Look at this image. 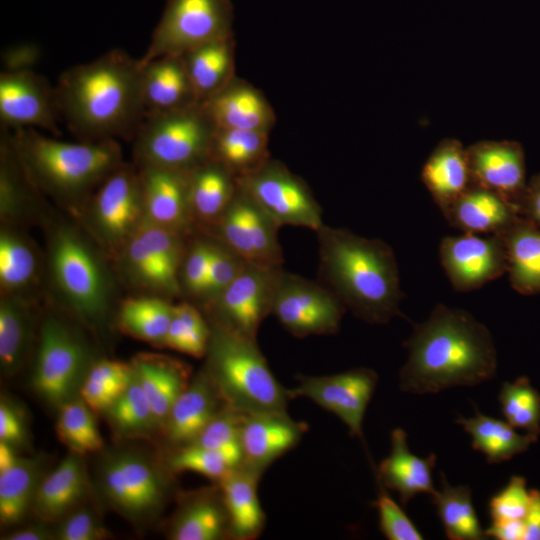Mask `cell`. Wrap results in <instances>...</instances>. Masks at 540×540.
<instances>
[{"instance_id": "cell-37", "label": "cell", "mask_w": 540, "mask_h": 540, "mask_svg": "<svg viewBox=\"0 0 540 540\" xmlns=\"http://www.w3.org/2000/svg\"><path fill=\"white\" fill-rule=\"evenodd\" d=\"M441 490L432 495L445 535L450 540H484L487 538L481 527L468 486H452L444 475Z\"/></svg>"}, {"instance_id": "cell-4", "label": "cell", "mask_w": 540, "mask_h": 540, "mask_svg": "<svg viewBox=\"0 0 540 540\" xmlns=\"http://www.w3.org/2000/svg\"><path fill=\"white\" fill-rule=\"evenodd\" d=\"M7 130L35 185L64 201L76 202L93 195L124 164L116 140L66 142L35 128Z\"/></svg>"}, {"instance_id": "cell-11", "label": "cell", "mask_w": 540, "mask_h": 540, "mask_svg": "<svg viewBox=\"0 0 540 540\" xmlns=\"http://www.w3.org/2000/svg\"><path fill=\"white\" fill-rule=\"evenodd\" d=\"M281 267L246 262L238 276L212 301L216 323L256 340L262 321L271 314Z\"/></svg>"}, {"instance_id": "cell-48", "label": "cell", "mask_w": 540, "mask_h": 540, "mask_svg": "<svg viewBox=\"0 0 540 540\" xmlns=\"http://www.w3.org/2000/svg\"><path fill=\"white\" fill-rule=\"evenodd\" d=\"M376 478V477H375ZM378 495L374 506L379 515V527L389 540H422L424 536L401 506L388 494L387 488L376 478Z\"/></svg>"}, {"instance_id": "cell-8", "label": "cell", "mask_w": 540, "mask_h": 540, "mask_svg": "<svg viewBox=\"0 0 540 540\" xmlns=\"http://www.w3.org/2000/svg\"><path fill=\"white\" fill-rule=\"evenodd\" d=\"M50 264L52 275L68 303L82 316L102 315L108 302V281L97 256L84 240L69 228L53 237Z\"/></svg>"}, {"instance_id": "cell-15", "label": "cell", "mask_w": 540, "mask_h": 540, "mask_svg": "<svg viewBox=\"0 0 540 540\" xmlns=\"http://www.w3.org/2000/svg\"><path fill=\"white\" fill-rule=\"evenodd\" d=\"M216 224L223 244L245 261L281 267L283 255L277 235L279 226L238 186Z\"/></svg>"}, {"instance_id": "cell-14", "label": "cell", "mask_w": 540, "mask_h": 540, "mask_svg": "<svg viewBox=\"0 0 540 540\" xmlns=\"http://www.w3.org/2000/svg\"><path fill=\"white\" fill-rule=\"evenodd\" d=\"M102 488L110 503L131 519H142L164 504L167 484L147 459L134 454L116 455L104 463Z\"/></svg>"}, {"instance_id": "cell-20", "label": "cell", "mask_w": 540, "mask_h": 540, "mask_svg": "<svg viewBox=\"0 0 540 540\" xmlns=\"http://www.w3.org/2000/svg\"><path fill=\"white\" fill-rule=\"evenodd\" d=\"M307 429L287 412L246 414L241 427V464L264 473L300 442Z\"/></svg>"}, {"instance_id": "cell-21", "label": "cell", "mask_w": 540, "mask_h": 540, "mask_svg": "<svg viewBox=\"0 0 540 540\" xmlns=\"http://www.w3.org/2000/svg\"><path fill=\"white\" fill-rule=\"evenodd\" d=\"M190 171L160 166L138 170L144 210L150 222L180 232L190 222Z\"/></svg>"}, {"instance_id": "cell-33", "label": "cell", "mask_w": 540, "mask_h": 540, "mask_svg": "<svg viewBox=\"0 0 540 540\" xmlns=\"http://www.w3.org/2000/svg\"><path fill=\"white\" fill-rule=\"evenodd\" d=\"M267 142V132L216 128L209 158L222 164L236 179L267 162Z\"/></svg>"}, {"instance_id": "cell-52", "label": "cell", "mask_w": 540, "mask_h": 540, "mask_svg": "<svg viewBox=\"0 0 540 540\" xmlns=\"http://www.w3.org/2000/svg\"><path fill=\"white\" fill-rule=\"evenodd\" d=\"M212 245L206 242H196L185 259L183 282L186 289L194 295L204 296Z\"/></svg>"}, {"instance_id": "cell-53", "label": "cell", "mask_w": 540, "mask_h": 540, "mask_svg": "<svg viewBox=\"0 0 540 540\" xmlns=\"http://www.w3.org/2000/svg\"><path fill=\"white\" fill-rule=\"evenodd\" d=\"M57 536L61 540H97L107 537V532L92 512L83 509L62 523Z\"/></svg>"}, {"instance_id": "cell-6", "label": "cell", "mask_w": 540, "mask_h": 540, "mask_svg": "<svg viewBox=\"0 0 540 540\" xmlns=\"http://www.w3.org/2000/svg\"><path fill=\"white\" fill-rule=\"evenodd\" d=\"M215 129L201 103L147 114L133 139L138 166L190 171L209 159Z\"/></svg>"}, {"instance_id": "cell-36", "label": "cell", "mask_w": 540, "mask_h": 540, "mask_svg": "<svg viewBox=\"0 0 540 540\" xmlns=\"http://www.w3.org/2000/svg\"><path fill=\"white\" fill-rule=\"evenodd\" d=\"M189 175L193 214L216 223L236 193V179L222 164L210 158L190 170Z\"/></svg>"}, {"instance_id": "cell-40", "label": "cell", "mask_w": 540, "mask_h": 540, "mask_svg": "<svg viewBox=\"0 0 540 540\" xmlns=\"http://www.w3.org/2000/svg\"><path fill=\"white\" fill-rule=\"evenodd\" d=\"M173 307L156 298L129 299L122 305L120 320L134 336L164 343L173 317Z\"/></svg>"}, {"instance_id": "cell-19", "label": "cell", "mask_w": 540, "mask_h": 540, "mask_svg": "<svg viewBox=\"0 0 540 540\" xmlns=\"http://www.w3.org/2000/svg\"><path fill=\"white\" fill-rule=\"evenodd\" d=\"M466 151L472 183L500 195L518 211L528 182L522 145L507 140L479 141Z\"/></svg>"}, {"instance_id": "cell-42", "label": "cell", "mask_w": 540, "mask_h": 540, "mask_svg": "<svg viewBox=\"0 0 540 540\" xmlns=\"http://www.w3.org/2000/svg\"><path fill=\"white\" fill-rule=\"evenodd\" d=\"M498 400L505 420L537 440L540 434V394L526 377L504 382Z\"/></svg>"}, {"instance_id": "cell-29", "label": "cell", "mask_w": 540, "mask_h": 540, "mask_svg": "<svg viewBox=\"0 0 540 540\" xmlns=\"http://www.w3.org/2000/svg\"><path fill=\"white\" fill-rule=\"evenodd\" d=\"M499 236L506 250L511 287L522 295L540 293V228L519 215Z\"/></svg>"}, {"instance_id": "cell-49", "label": "cell", "mask_w": 540, "mask_h": 540, "mask_svg": "<svg viewBox=\"0 0 540 540\" xmlns=\"http://www.w3.org/2000/svg\"><path fill=\"white\" fill-rule=\"evenodd\" d=\"M126 256L130 269L144 284L172 294L178 292L168 280L156 257L137 231L128 241Z\"/></svg>"}, {"instance_id": "cell-17", "label": "cell", "mask_w": 540, "mask_h": 540, "mask_svg": "<svg viewBox=\"0 0 540 540\" xmlns=\"http://www.w3.org/2000/svg\"><path fill=\"white\" fill-rule=\"evenodd\" d=\"M92 223L108 244L119 243L138 228L143 197L138 170L123 164L91 196Z\"/></svg>"}, {"instance_id": "cell-25", "label": "cell", "mask_w": 540, "mask_h": 540, "mask_svg": "<svg viewBox=\"0 0 540 540\" xmlns=\"http://www.w3.org/2000/svg\"><path fill=\"white\" fill-rule=\"evenodd\" d=\"M443 215L463 233L499 235L520 214L500 195L472 183Z\"/></svg>"}, {"instance_id": "cell-5", "label": "cell", "mask_w": 540, "mask_h": 540, "mask_svg": "<svg viewBox=\"0 0 540 540\" xmlns=\"http://www.w3.org/2000/svg\"><path fill=\"white\" fill-rule=\"evenodd\" d=\"M207 374L224 402L245 414L287 412L289 391L271 371L256 340L215 322Z\"/></svg>"}, {"instance_id": "cell-24", "label": "cell", "mask_w": 540, "mask_h": 540, "mask_svg": "<svg viewBox=\"0 0 540 540\" xmlns=\"http://www.w3.org/2000/svg\"><path fill=\"white\" fill-rule=\"evenodd\" d=\"M142 65L146 115L181 110L200 103L182 56H163Z\"/></svg>"}, {"instance_id": "cell-28", "label": "cell", "mask_w": 540, "mask_h": 540, "mask_svg": "<svg viewBox=\"0 0 540 540\" xmlns=\"http://www.w3.org/2000/svg\"><path fill=\"white\" fill-rule=\"evenodd\" d=\"M216 128L267 132L273 115L253 88L230 82L214 96L200 102Z\"/></svg>"}, {"instance_id": "cell-35", "label": "cell", "mask_w": 540, "mask_h": 540, "mask_svg": "<svg viewBox=\"0 0 540 540\" xmlns=\"http://www.w3.org/2000/svg\"><path fill=\"white\" fill-rule=\"evenodd\" d=\"M133 369L156 423L165 424L174 402L189 384L187 370L178 362L164 359H139Z\"/></svg>"}, {"instance_id": "cell-55", "label": "cell", "mask_w": 540, "mask_h": 540, "mask_svg": "<svg viewBox=\"0 0 540 540\" xmlns=\"http://www.w3.org/2000/svg\"><path fill=\"white\" fill-rule=\"evenodd\" d=\"M87 376L106 382L128 385L134 376V369L122 362L102 360L90 369Z\"/></svg>"}, {"instance_id": "cell-41", "label": "cell", "mask_w": 540, "mask_h": 540, "mask_svg": "<svg viewBox=\"0 0 540 540\" xmlns=\"http://www.w3.org/2000/svg\"><path fill=\"white\" fill-rule=\"evenodd\" d=\"M91 410L83 399L66 401L61 406L57 434L76 454L96 452L103 447V439Z\"/></svg>"}, {"instance_id": "cell-3", "label": "cell", "mask_w": 540, "mask_h": 540, "mask_svg": "<svg viewBox=\"0 0 540 540\" xmlns=\"http://www.w3.org/2000/svg\"><path fill=\"white\" fill-rule=\"evenodd\" d=\"M317 237L320 274L345 308L371 324H385L400 314L399 271L387 243L325 225Z\"/></svg>"}, {"instance_id": "cell-22", "label": "cell", "mask_w": 540, "mask_h": 540, "mask_svg": "<svg viewBox=\"0 0 540 540\" xmlns=\"http://www.w3.org/2000/svg\"><path fill=\"white\" fill-rule=\"evenodd\" d=\"M225 404L207 372L198 374L170 410L165 423L168 440L180 448L192 444Z\"/></svg>"}, {"instance_id": "cell-26", "label": "cell", "mask_w": 540, "mask_h": 540, "mask_svg": "<svg viewBox=\"0 0 540 540\" xmlns=\"http://www.w3.org/2000/svg\"><path fill=\"white\" fill-rule=\"evenodd\" d=\"M421 178L443 213L472 185L466 148L457 139L442 140L424 163Z\"/></svg>"}, {"instance_id": "cell-54", "label": "cell", "mask_w": 540, "mask_h": 540, "mask_svg": "<svg viewBox=\"0 0 540 540\" xmlns=\"http://www.w3.org/2000/svg\"><path fill=\"white\" fill-rule=\"evenodd\" d=\"M128 385L106 382L87 376L81 386L80 395L92 410H107Z\"/></svg>"}, {"instance_id": "cell-34", "label": "cell", "mask_w": 540, "mask_h": 540, "mask_svg": "<svg viewBox=\"0 0 540 540\" xmlns=\"http://www.w3.org/2000/svg\"><path fill=\"white\" fill-rule=\"evenodd\" d=\"M191 84L200 102L223 90L233 72L231 37L204 44L182 55Z\"/></svg>"}, {"instance_id": "cell-44", "label": "cell", "mask_w": 540, "mask_h": 540, "mask_svg": "<svg viewBox=\"0 0 540 540\" xmlns=\"http://www.w3.org/2000/svg\"><path fill=\"white\" fill-rule=\"evenodd\" d=\"M37 260L34 251L19 236L2 231L0 236V282L6 291L26 287L34 278Z\"/></svg>"}, {"instance_id": "cell-18", "label": "cell", "mask_w": 540, "mask_h": 540, "mask_svg": "<svg viewBox=\"0 0 540 540\" xmlns=\"http://www.w3.org/2000/svg\"><path fill=\"white\" fill-rule=\"evenodd\" d=\"M83 359L76 337L59 321L48 319L41 329L34 387L48 401L63 404L78 380Z\"/></svg>"}, {"instance_id": "cell-31", "label": "cell", "mask_w": 540, "mask_h": 540, "mask_svg": "<svg viewBox=\"0 0 540 540\" xmlns=\"http://www.w3.org/2000/svg\"><path fill=\"white\" fill-rule=\"evenodd\" d=\"M85 487L82 463L73 452L38 485L32 502L34 510L43 520L57 519L81 499Z\"/></svg>"}, {"instance_id": "cell-9", "label": "cell", "mask_w": 540, "mask_h": 540, "mask_svg": "<svg viewBox=\"0 0 540 540\" xmlns=\"http://www.w3.org/2000/svg\"><path fill=\"white\" fill-rule=\"evenodd\" d=\"M345 306L327 287L281 270L271 314L299 338L329 335L339 330Z\"/></svg>"}, {"instance_id": "cell-2", "label": "cell", "mask_w": 540, "mask_h": 540, "mask_svg": "<svg viewBox=\"0 0 540 540\" xmlns=\"http://www.w3.org/2000/svg\"><path fill=\"white\" fill-rule=\"evenodd\" d=\"M405 346L399 388L407 393H438L493 379L497 353L488 328L465 310L437 304L414 326Z\"/></svg>"}, {"instance_id": "cell-39", "label": "cell", "mask_w": 540, "mask_h": 540, "mask_svg": "<svg viewBox=\"0 0 540 540\" xmlns=\"http://www.w3.org/2000/svg\"><path fill=\"white\" fill-rule=\"evenodd\" d=\"M36 477V463L22 459L0 472V520L3 524H14L23 518L34 499Z\"/></svg>"}, {"instance_id": "cell-16", "label": "cell", "mask_w": 540, "mask_h": 540, "mask_svg": "<svg viewBox=\"0 0 540 540\" xmlns=\"http://www.w3.org/2000/svg\"><path fill=\"white\" fill-rule=\"evenodd\" d=\"M439 257L453 288L459 292L481 288L507 271L504 242L497 234L446 236L440 242Z\"/></svg>"}, {"instance_id": "cell-12", "label": "cell", "mask_w": 540, "mask_h": 540, "mask_svg": "<svg viewBox=\"0 0 540 540\" xmlns=\"http://www.w3.org/2000/svg\"><path fill=\"white\" fill-rule=\"evenodd\" d=\"M296 380L297 385L288 389L291 399L304 397L313 401L336 415L351 436L363 441V419L378 382L375 371L362 367L331 375H298Z\"/></svg>"}, {"instance_id": "cell-13", "label": "cell", "mask_w": 540, "mask_h": 540, "mask_svg": "<svg viewBox=\"0 0 540 540\" xmlns=\"http://www.w3.org/2000/svg\"><path fill=\"white\" fill-rule=\"evenodd\" d=\"M1 127L35 128L60 136L63 123L55 86L30 69H16L0 74Z\"/></svg>"}, {"instance_id": "cell-58", "label": "cell", "mask_w": 540, "mask_h": 540, "mask_svg": "<svg viewBox=\"0 0 540 540\" xmlns=\"http://www.w3.org/2000/svg\"><path fill=\"white\" fill-rule=\"evenodd\" d=\"M523 520H491L485 534L496 540H524Z\"/></svg>"}, {"instance_id": "cell-32", "label": "cell", "mask_w": 540, "mask_h": 540, "mask_svg": "<svg viewBox=\"0 0 540 540\" xmlns=\"http://www.w3.org/2000/svg\"><path fill=\"white\" fill-rule=\"evenodd\" d=\"M456 423L470 435L473 449L484 454L489 464L510 460L536 442L527 433L519 434L506 420L484 415L476 407L473 417L460 416Z\"/></svg>"}, {"instance_id": "cell-10", "label": "cell", "mask_w": 540, "mask_h": 540, "mask_svg": "<svg viewBox=\"0 0 540 540\" xmlns=\"http://www.w3.org/2000/svg\"><path fill=\"white\" fill-rule=\"evenodd\" d=\"M260 208L279 226L318 231L324 224L321 209L308 187L278 163L268 161L258 170L236 178Z\"/></svg>"}, {"instance_id": "cell-50", "label": "cell", "mask_w": 540, "mask_h": 540, "mask_svg": "<svg viewBox=\"0 0 540 540\" xmlns=\"http://www.w3.org/2000/svg\"><path fill=\"white\" fill-rule=\"evenodd\" d=\"M530 503V490L521 476H512L488 503L491 520H523Z\"/></svg>"}, {"instance_id": "cell-56", "label": "cell", "mask_w": 540, "mask_h": 540, "mask_svg": "<svg viewBox=\"0 0 540 540\" xmlns=\"http://www.w3.org/2000/svg\"><path fill=\"white\" fill-rule=\"evenodd\" d=\"M25 430L19 414L3 400L0 404V441L11 445L24 440Z\"/></svg>"}, {"instance_id": "cell-47", "label": "cell", "mask_w": 540, "mask_h": 540, "mask_svg": "<svg viewBox=\"0 0 540 540\" xmlns=\"http://www.w3.org/2000/svg\"><path fill=\"white\" fill-rule=\"evenodd\" d=\"M169 465L174 471L195 472L217 482L237 467L222 454L197 444L179 448L170 457Z\"/></svg>"}, {"instance_id": "cell-61", "label": "cell", "mask_w": 540, "mask_h": 540, "mask_svg": "<svg viewBox=\"0 0 540 540\" xmlns=\"http://www.w3.org/2000/svg\"><path fill=\"white\" fill-rule=\"evenodd\" d=\"M20 458H18L12 448V445L0 441V472L13 467Z\"/></svg>"}, {"instance_id": "cell-1", "label": "cell", "mask_w": 540, "mask_h": 540, "mask_svg": "<svg viewBox=\"0 0 540 540\" xmlns=\"http://www.w3.org/2000/svg\"><path fill=\"white\" fill-rule=\"evenodd\" d=\"M55 94L62 122L79 141L134 139L146 116L143 65L120 49L63 71Z\"/></svg>"}, {"instance_id": "cell-38", "label": "cell", "mask_w": 540, "mask_h": 540, "mask_svg": "<svg viewBox=\"0 0 540 540\" xmlns=\"http://www.w3.org/2000/svg\"><path fill=\"white\" fill-rule=\"evenodd\" d=\"M31 318L28 306L17 297H5L0 306V362L6 373L22 364L29 343Z\"/></svg>"}, {"instance_id": "cell-27", "label": "cell", "mask_w": 540, "mask_h": 540, "mask_svg": "<svg viewBox=\"0 0 540 540\" xmlns=\"http://www.w3.org/2000/svg\"><path fill=\"white\" fill-rule=\"evenodd\" d=\"M262 474L240 464L218 482L234 539L253 540L264 529L266 515L257 491Z\"/></svg>"}, {"instance_id": "cell-43", "label": "cell", "mask_w": 540, "mask_h": 540, "mask_svg": "<svg viewBox=\"0 0 540 540\" xmlns=\"http://www.w3.org/2000/svg\"><path fill=\"white\" fill-rule=\"evenodd\" d=\"M246 414L225 404L192 444L222 454L234 466L242 462L241 427Z\"/></svg>"}, {"instance_id": "cell-45", "label": "cell", "mask_w": 540, "mask_h": 540, "mask_svg": "<svg viewBox=\"0 0 540 540\" xmlns=\"http://www.w3.org/2000/svg\"><path fill=\"white\" fill-rule=\"evenodd\" d=\"M117 431L137 435L150 430L156 420L135 372L124 392L107 409Z\"/></svg>"}, {"instance_id": "cell-60", "label": "cell", "mask_w": 540, "mask_h": 540, "mask_svg": "<svg viewBox=\"0 0 540 540\" xmlns=\"http://www.w3.org/2000/svg\"><path fill=\"white\" fill-rule=\"evenodd\" d=\"M49 533L42 527H30L21 531L11 533L6 537L9 540H43L47 539Z\"/></svg>"}, {"instance_id": "cell-51", "label": "cell", "mask_w": 540, "mask_h": 540, "mask_svg": "<svg viewBox=\"0 0 540 540\" xmlns=\"http://www.w3.org/2000/svg\"><path fill=\"white\" fill-rule=\"evenodd\" d=\"M247 261L223 244L212 245L204 296L212 301L242 271Z\"/></svg>"}, {"instance_id": "cell-57", "label": "cell", "mask_w": 540, "mask_h": 540, "mask_svg": "<svg viewBox=\"0 0 540 540\" xmlns=\"http://www.w3.org/2000/svg\"><path fill=\"white\" fill-rule=\"evenodd\" d=\"M518 211L520 215L540 228V172L533 175L527 182Z\"/></svg>"}, {"instance_id": "cell-7", "label": "cell", "mask_w": 540, "mask_h": 540, "mask_svg": "<svg viewBox=\"0 0 540 540\" xmlns=\"http://www.w3.org/2000/svg\"><path fill=\"white\" fill-rule=\"evenodd\" d=\"M229 0H168L142 64L163 56H182L204 44L231 37Z\"/></svg>"}, {"instance_id": "cell-46", "label": "cell", "mask_w": 540, "mask_h": 540, "mask_svg": "<svg viewBox=\"0 0 540 540\" xmlns=\"http://www.w3.org/2000/svg\"><path fill=\"white\" fill-rule=\"evenodd\" d=\"M137 233L156 257L168 280L179 291L178 268L181 260L179 233L152 222L143 224Z\"/></svg>"}, {"instance_id": "cell-30", "label": "cell", "mask_w": 540, "mask_h": 540, "mask_svg": "<svg viewBox=\"0 0 540 540\" xmlns=\"http://www.w3.org/2000/svg\"><path fill=\"white\" fill-rule=\"evenodd\" d=\"M231 537V526L222 491L192 495L179 510L171 537L174 540H218Z\"/></svg>"}, {"instance_id": "cell-23", "label": "cell", "mask_w": 540, "mask_h": 540, "mask_svg": "<svg viewBox=\"0 0 540 540\" xmlns=\"http://www.w3.org/2000/svg\"><path fill=\"white\" fill-rule=\"evenodd\" d=\"M407 433L402 428L391 431V449L378 468L375 477L390 490L397 492L402 505H406L417 494L436 493L432 472L436 464L435 454L426 458L413 454L408 446Z\"/></svg>"}, {"instance_id": "cell-59", "label": "cell", "mask_w": 540, "mask_h": 540, "mask_svg": "<svg viewBox=\"0 0 540 540\" xmlns=\"http://www.w3.org/2000/svg\"><path fill=\"white\" fill-rule=\"evenodd\" d=\"M524 521V540H540V491L530 490V503Z\"/></svg>"}]
</instances>
